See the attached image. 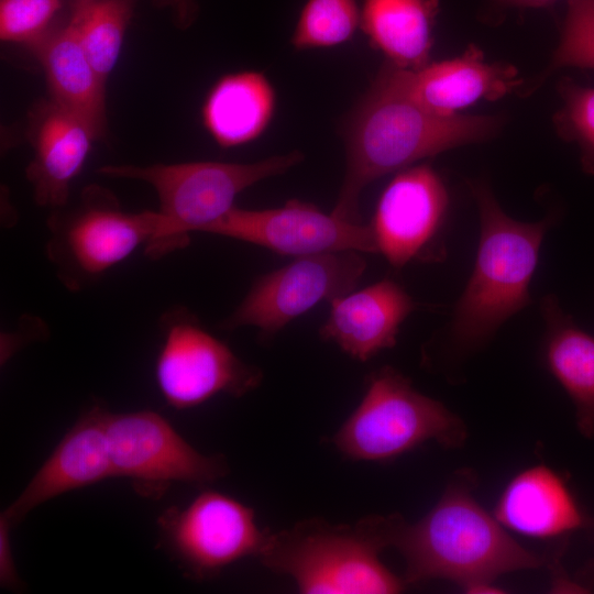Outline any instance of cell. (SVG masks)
Wrapping results in <instances>:
<instances>
[{
	"label": "cell",
	"instance_id": "cell-8",
	"mask_svg": "<svg viewBox=\"0 0 594 594\" xmlns=\"http://www.w3.org/2000/svg\"><path fill=\"white\" fill-rule=\"evenodd\" d=\"M162 324L155 377L169 406L191 408L218 394L241 397L260 386L262 370L243 362L187 312L172 310Z\"/></svg>",
	"mask_w": 594,
	"mask_h": 594
},
{
	"label": "cell",
	"instance_id": "cell-21",
	"mask_svg": "<svg viewBox=\"0 0 594 594\" xmlns=\"http://www.w3.org/2000/svg\"><path fill=\"white\" fill-rule=\"evenodd\" d=\"M276 94L261 72L227 74L210 88L201 109L204 125L223 148L248 144L270 125Z\"/></svg>",
	"mask_w": 594,
	"mask_h": 594
},
{
	"label": "cell",
	"instance_id": "cell-27",
	"mask_svg": "<svg viewBox=\"0 0 594 594\" xmlns=\"http://www.w3.org/2000/svg\"><path fill=\"white\" fill-rule=\"evenodd\" d=\"M568 11L550 69H594V0H566Z\"/></svg>",
	"mask_w": 594,
	"mask_h": 594
},
{
	"label": "cell",
	"instance_id": "cell-20",
	"mask_svg": "<svg viewBox=\"0 0 594 594\" xmlns=\"http://www.w3.org/2000/svg\"><path fill=\"white\" fill-rule=\"evenodd\" d=\"M543 360L575 408L579 431L594 439V336L580 328L554 295L541 300Z\"/></svg>",
	"mask_w": 594,
	"mask_h": 594
},
{
	"label": "cell",
	"instance_id": "cell-6",
	"mask_svg": "<svg viewBox=\"0 0 594 594\" xmlns=\"http://www.w3.org/2000/svg\"><path fill=\"white\" fill-rule=\"evenodd\" d=\"M468 438L464 421L442 403L421 394L391 366L372 372L360 405L332 438L355 461L386 462L436 441L449 449Z\"/></svg>",
	"mask_w": 594,
	"mask_h": 594
},
{
	"label": "cell",
	"instance_id": "cell-26",
	"mask_svg": "<svg viewBox=\"0 0 594 594\" xmlns=\"http://www.w3.org/2000/svg\"><path fill=\"white\" fill-rule=\"evenodd\" d=\"M65 0H0V38L32 47L62 16Z\"/></svg>",
	"mask_w": 594,
	"mask_h": 594
},
{
	"label": "cell",
	"instance_id": "cell-19",
	"mask_svg": "<svg viewBox=\"0 0 594 594\" xmlns=\"http://www.w3.org/2000/svg\"><path fill=\"white\" fill-rule=\"evenodd\" d=\"M92 141L85 124L53 102L41 109L33 132L34 156L25 172L38 206H66L70 184L85 165Z\"/></svg>",
	"mask_w": 594,
	"mask_h": 594
},
{
	"label": "cell",
	"instance_id": "cell-23",
	"mask_svg": "<svg viewBox=\"0 0 594 594\" xmlns=\"http://www.w3.org/2000/svg\"><path fill=\"white\" fill-rule=\"evenodd\" d=\"M136 0H70L67 16L95 70L107 82L122 48Z\"/></svg>",
	"mask_w": 594,
	"mask_h": 594
},
{
	"label": "cell",
	"instance_id": "cell-5",
	"mask_svg": "<svg viewBox=\"0 0 594 594\" xmlns=\"http://www.w3.org/2000/svg\"><path fill=\"white\" fill-rule=\"evenodd\" d=\"M304 160L299 151L253 163L198 161L174 164L106 165L100 175L151 185L157 194L160 230L145 249L157 260L189 244L191 232H201L234 207L249 187L286 173Z\"/></svg>",
	"mask_w": 594,
	"mask_h": 594
},
{
	"label": "cell",
	"instance_id": "cell-30",
	"mask_svg": "<svg viewBox=\"0 0 594 594\" xmlns=\"http://www.w3.org/2000/svg\"><path fill=\"white\" fill-rule=\"evenodd\" d=\"M512 4L524 6V7H544L549 6L557 0H504Z\"/></svg>",
	"mask_w": 594,
	"mask_h": 594
},
{
	"label": "cell",
	"instance_id": "cell-14",
	"mask_svg": "<svg viewBox=\"0 0 594 594\" xmlns=\"http://www.w3.org/2000/svg\"><path fill=\"white\" fill-rule=\"evenodd\" d=\"M108 413L97 405L81 415L1 515L15 525L35 507L63 493L113 477Z\"/></svg>",
	"mask_w": 594,
	"mask_h": 594
},
{
	"label": "cell",
	"instance_id": "cell-10",
	"mask_svg": "<svg viewBox=\"0 0 594 594\" xmlns=\"http://www.w3.org/2000/svg\"><path fill=\"white\" fill-rule=\"evenodd\" d=\"M358 251H338L296 257L255 279L224 329L255 327L263 337L279 332L321 301H332L358 285L366 260Z\"/></svg>",
	"mask_w": 594,
	"mask_h": 594
},
{
	"label": "cell",
	"instance_id": "cell-3",
	"mask_svg": "<svg viewBox=\"0 0 594 594\" xmlns=\"http://www.w3.org/2000/svg\"><path fill=\"white\" fill-rule=\"evenodd\" d=\"M480 213V241L472 274L451 321L457 346L483 345L530 304L529 285L552 217L521 222L507 216L485 184H472Z\"/></svg>",
	"mask_w": 594,
	"mask_h": 594
},
{
	"label": "cell",
	"instance_id": "cell-15",
	"mask_svg": "<svg viewBox=\"0 0 594 594\" xmlns=\"http://www.w3.org/2000/svg\"><path fill=\"white\" fill-rule=\"evenodd\" d=\"M389 65L402 88L416 103L444 117L459 114V110L480 100L499 99L521 85L514 66L486 62L475 45L461 56L429 63L417 70Z\"/></svg>",
	"mask_w": 594,
	"mask_h": 594
},
{
	"label": "cell",
	"instance_id": "cell-1",
	"mask_svg": "<svg viewBox=\"0 0 594 594\" xmlns=\"http://www.w3.org/2000/svg\"><path fill=\"white\" fill-rule=\"evenodd\" d=\"M498 120L439 116L416 103L383 67L345 125L346 166L332 213L361 222L360 196L372 182L450 148L491 136Z\"/></svg>",
	"mask_w": 594,
	"mask_h": 594
},
{
	"label": "cell",
	"instance_id": "cell-4",
	"mask_svg": "<svg viewBox=\"0 0 594 594\" xmlns=\"http://www.w3.org/2000/svg\"><path fill=\"white\" fill-rule=\"evenodd\" d=\"M388 548L384 517L354 525L311 518L272 534L258 554L263 565L292 578L304 594H396L406 588L380 559Z\"/></svg>",
	"mask_w": 594,
	"mask_h": 594
},
{
	"label": "cell",
	"instance_id": "cell-16",
	"mask_svg": "<svg viewBox=\"0 0 594 594\" xmlns=\"http://www.w3.org/2000/svg\"><path fill=\"white\" fill-rule=\"evenodd\" d=\"M493 515L507 530L541 540L565 536L593 522L564 476L546 464L517 472L499 494Z\"/></svg>",
	"mask_w": 594,
	"mask_h": 594
},
{
	"label": "cell",
	"instance_id": "cell-22",
	"mask_svg": "<svg viewBox=\"0 0 594 594\" xmlns=\"http://www.w3.org/2000/svg\"><path fill=\"white\" fill-rule=\"evenodd\" d=\"M439 0H363L360 26L371 44L397 68L429 64Z\"/></svg>",
	"mask_w": 594,
	"mask_h": 594
},
{
	"label": "cell",
	"instance_id": "cell-12",
	"mask_svg": "<svg viewBox=\"0 0 594 594\" xmlns=\"http://www.w3.org/2000/svg\"><path fill=\"white\" fill-rule=\"evenodd\" d=\"M201 232L266 248L295 257L358 251L377 253L370 224L353 222L297 199L271 209L233 207Z\"/></svg>",
	"mask_w": 594,
	"mask_h": 594
},
{
	"label": "cell",
	"instance_id": "cell-29",
	"mask_svg": "<svg viewBox=\"0 0 594 594\" xmlns=\"http://www.w3.org/2000/svg\"><path fill=\"white\" fill-rule=\"evenodd\" d=\"M154 4L172 12L175 25L185 30L197 19L199 7L198 0H153Z\"/></svg>",
	"mask_w": 594,
	"mask_h": 594
},
{
	"label": "cell",
	"instance_id": "cell-11",
	"mask_svg": "<svg viewBox=\"0 0 594 594\" xmlns=\"http://www.w3.org/2000/svg\"><path fill=\"white\" fill-rule=\"evenodd\" d=\"M157 522L164 543L194 580L215 578L242 558H257L270 532L257 527L252 508L209 490L185 508H167Z\"/></svg>",
	"mask_w": 594,
	"mask_h": 594
},
{
	"label": "cell",
	"instance_id": "cell-13",
	"mask_svg": "<svg viewBox=\"0 0 594 594\" xmlns=\"http://www.w3.org/2000/svg\"><path fill=\"white\" fill-rule=\"evenodd\" d=\"M448 204L447 188L432 167L400 170L383 190L370 223L377 253L395 267L436 256Z\"/></svg>",
	"mask_w": 594,
	"mask_h": 594
},
{
	"label": "cell",
	"instance_id": "cell-25",
	"mask_svg": "<svg viewBox=\"0 0 594 594\" xmlns=\"http://www.w3.org/2000/svg\"><path fill=\"white\" fill-rule=\"evenodd\" d=\"M559 94L563 105L553 118L556 129L563 140L578 144L583 170L594 175V88L564 78Z\"/></svg>",
	"mask_w": 594,
	"mask_h": 594
},
{
	"label": "cell",
	"instance_id": "cell-17",
	"mask_svg": "<svg viewBox=\"0 0 594 594\" xmlns=\"http://www.w3.org/2000/svg\"><path fill=\"white\" fill-rule=\"evenodd\" d=\"M415 308L404 287L383 279L333 299L319 334L353 359L365 362L396 344L402 323Z\"/></svg>",
	"mask_w": 594,
	"mask_h": 594
},
{
	"label": "cell",
	"instance_id": "cell-7",
	"mask_svg": "<svg viewBox=\"0 0 594 594\" xmlns=\"http://www.w3.org/2000/svg\"><path fill=\"white\" fill-rule=\"evenodd\" d=\"M46 253L63 285L77 292L145 249L160 230L157 211L128 212L100 187L82 193L80 204L48 219Z\"/></svg>",
	"mask_w": 594,
	"mask_h": 594
},
{
	"label": "cell",
	"instance_id": "cell-28",
	"mask_svg": "<svg viewBox=\"0 0 594 594\" xmlns=\"http://www.w3.org/2000/svg\"><path fill=\"white\" fill-rule=\"evenodd\" d=\"M13 527L11 521L3 515L0 516V583L4 588L19 590L22 582L18 575L13 559L10 529Z\"/></svg>",
	"mask_w": 594,
	"mask_h": 594
},
{
	"label": "cell",
	"instance_id": "cell-24",
	"mask_svg": "<svg viewBox=\"0 0 594 594\" xmlns=\"http://www.w3.org/2000/svg\"><path fill=\"white\" fill-rule=\"evenodd\" d=\"M358 26V0H307L290 43L296 50L333 47L349 41Z\"/></svg>",
	"mask_w": 594,
	"mask_h": 594
},
{
	"label": "cell",
	"instance_id": "cell-31",
	"mask_svg": "<svg viewBox=\"0 0 594 594\" xmlns=\"http://www.w3.org/2000/svg\"><path fill=\"white\" fill-rule=\"evenodd\" d=\"M583 581L594 585V560L582 572Z\"/></svg>",
	"mask_w": 594,
	"mask_h": 594
},
{
	"label": "cell",
	"instance_id": "cell-9",
	"mask_svg": "<svg viewBox=\"0 0 594 594\" xmlns=\"http://www.w3.org/2000/svg\"><path fill=\"white\" fill-rule=\"evenodd\" d=\"M107 433L114 476L130 479L143 496H161L174 482L210 483L229 472L223 455L200 453L154 411H109Z\"/></svg>",
	"mask_w": 594,
	"mask_h": 594
},
{
	"label": "cell",
	"instance_id": "cell-18",
	"mask_svg": "<svg viewBox=\"0 0 594 594\" xmlns=\"http://www.w3.org/2000/svg\"><path fill=\"white\" fill-rule=\"evenodd\" d=\"M51 102L74 116L100 140L107 131L106 81L85 54L67 13L32 47Z\"/></svg>",
	"mask_w": 594,
	"mask_h": 594
},
{
	"label": "cell",
	"instance_id": "cell-2",
	"mask_svg": "<svg viewBox=\"0 0 594 594\" xmlns=\"http://www.w3.org/2000/svg\"><path fill=\"white\" fill-rule=\"evenodd\" d=\"M475 476L462 470L418 521L387 515L388 548L405 561L406 584L448 580L464 591L506 573L538 569L546 559L521 546L476 499Z\"/></svg>",
	"mask_w": 594,
	"mask_h": 594
}]
</instances>
